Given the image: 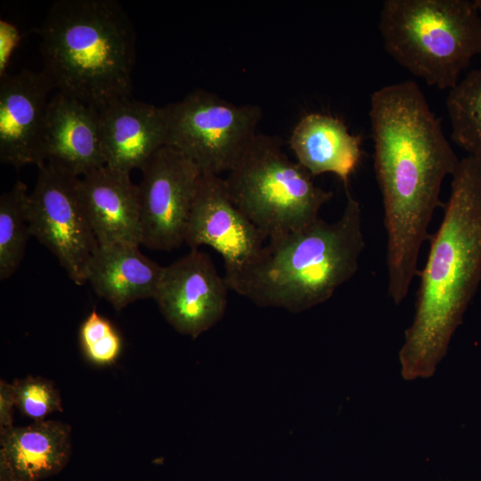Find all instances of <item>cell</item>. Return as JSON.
Here are the masks:
<instances>
[{
    "instance_id": "2",
    "label": "cell",
    "mask_w": 481,
    "mask_h": 481,
    "mask_svg": "<svg viewBox=\"0 0 481 481\" xmlns=\"http://www.w3.org/2000/svg\"><path fill=\"white\" fill-rule=\"evenodd\" d=\"M443 207L442 222L428 239L414 316L399 352L406 380L435 373L481 283V159H460Z\"/></svg>"
},
{
    "instance_id": "3",
    "label": "cell",
    "mask_w": 481,
    "mask_h": 481,
    "mask_svg": "<svg viewBox=\"0 0 481 481\" xmlns=\"http://www.w3.org/2000/svg\"><path fill=\"white\" fill-rule=\"evenodd\" d=\"M342 215L267 240L227 286L263 307L300 313L330 299L356 273L365 249L360 202L346 188Z\"/></svg>"
},
{
    "instance_id": "10",
    "label": "cell",
    "mask_w": 481,
    "mask_h": 481,
    "mask_svg": "<svg viewBox=\"0 0 481 481\" xmlns=\"http://www.w3.org/2000/svg\"><path fill=\"white\" fill-rule=\"evenodd\" d=\"M265 240L235 205L224 178L202 174L185 233L191 249L208 246L220 254L228 284L257 257Z\"/></svg>"
},
{
    "instance_id": "11",
    "label": "cell",
    "mask_w": 481,
    "mask_h": 481,
    "mask_svg": "<svg viewBox=\"0 0 481 481\" xmlns=\"http://www.w3.org/2000/svg\"><path fill=\"white\" fill-rule=\"evenodd\" d=\"M228 290L210 257L191 249L164 266L154 299L175 330L196 338L223 318Z\"/></svg>"
},
{
    "instance_id": "7",
    "label": "cell",
    "mask_w": 481,
    "mask_h": 481,
    "mask_svg": "<svg viewBox=\"0 0 481 481\" xmlns=\"http://www.w3.org/2000/svg\"><path fill=\"white\" fill-rule=\"evenodd\" d=\"M166 145L192 160L202 174L228 173L257 135L258 105H236L204 89L163 107Z\"/></svg>"
},
{
    "instance_id": "6",
    "label": "cell",
    "mask_w": 481,
    "mask_h": 481,
    "mask_svg": "<svg viewBox=\"0 0 481 481\" xmlns=\"http://www.w3.org/2000/svg\"><path fill=\"white\" fill-rule=\"evenodd\" d=\"M224 180L235 205L266 240L312 224L333 197L285 154L278 137L260 133Z\"/></svg>"
},
{
    "instance_id": "24",
    "label": "cell",
    "mask_w": 481,
    "mask_h": 481,
    "mask_svg": "<svg viewBox=\"0 0 481 481\" xmlns=\"http://www.w3.org/2000/svg\"><path fill=\"white\" fill-rule=\"evenodd\" d=\"M476 6L477 7L479 12L481 13V0H474Z\"/></svg>"
},
{
    "instance_id": "5",
    "label": "cell",
    "mask_w": 481,
    "mask_h": 481,
    "mask_svg": "<svg viewBox=\"0 0 481 481\" xmlns=\"http://www.w3.org/2000/svg\"><path fill=\"white\" fill-rule=\"evenodd\" d=\"M387 53L438 89H452L481 54V15L474 0H385L378 25Z\"/></svg>"
},
{
    "instance_id": "14",
    "label": "cell",
    "mask_w": 481,
    "mask_h": 481,
    "mask_svg": "<svg viewBox=\"0 0 481 481\" xmlns=\"http://www.w3.org/2000/svg\"><path fill=\"white\" fill-rule=\"evenodd\" d=\"M78 191L99 246L142 244L138 186L130 173L103 166L82 176Z\"/></svg>"
},
{
    "instance_id": "8",
    "label": "cell",
    "mask_w": 481,
    "mask_h": 481,
    "mask_svg": "<svg viewBox=\"0 0 481 481\" xmlns=\"http://www.w3.org/2000/svg\"><path fill=\"white\" fill-rule=\"evenodd\" d=\"M38 168L27 205L30 235L57 257L75 284L83 285L99 244L81 202L80 178L48 163Z\"/></svg>"
},
{
    "instance_id": "23",
    "label": "cell",
    "mask_w": 481,
    "mask_h": 481,
    "mask_svg": "<svg viewBox=\"0 0 481 481\" xmlns=\"http://www.w3.org/2000/svg\"><path fill=\"white\" fill-rule=\"evenodd\" d=\"M16 407L14 388L12 383L0 381V427L12 426L13 408Z\"/></svg>"
},
{
    "instance_id": "15",
    "label": "cell",
    "mask_w": 481,
    "mask_h": 481,
    "mask_svg": "<svg viewBox=\"0 0 481 481\" xmlns=\"http://www.w3.org/2000/svg\"><path fill=\"white\" fill-rule=\"evenodd\" d=\"M99 116L107 167L128 173L142 170L166 145L163 107L126 97L100 110Z\"/></svg>"
},
{
    "instance_id": "4",
    "label": "cell",
    "mask_w": 481,
    "mask_h": 481,
    "mask_svg": "<svg viewBox=\"0 0 481 481\" xmlns=\"http://www.w3.org/2000/svg\"><path fill=\"white\" fill-rule=\"evenodd\" d=\"M44 73L58 92L100 110L131 97L135 34L114 0H59L39 30Z\"/></svg>"
},
{
    "instance_id": "12",
    "label": "cell",
    "mask_w": 481,
    "mask_h": 481,
    "mask_svg": "<svg viewBox=\"0 0 481 481\" xmlns=\"http://www.w3.org/2000/svg\"><path fill=\"white\" fill-rule=\"evenodd\" d=\"M44 73L24 69L0 81V161L20 168L45 163L44 138L50 92Z\"/></svg>"
},
{
    "instance_id": "19",
    "label": "cell",
    "mask_w": 481,
    "mask_h": 481,
    "mask_svg": "<svg viewBox=\"0 0 481 481\" xmlns=\"http://www.w3.org/2000/svg\"><path fill=\"white\" fill-rule=\"evenodd\" d=\"M445 105L452 141L468 156L481 159V67L449 90Z\"/></svg>"
},
{
    "instance_id": "9",
    "label": "cell",
    "mask_w": 481,
    "mask_h": 481,
    "mask_svg": "<svg viewBox=\"0 0 481 481\" xmlns=\"http://www.w3.org/2000/svg\"><path fill=\"white\" fill-rule=\"evenodd\" d=\"M138 201L142 244L171 250L185 242L186 228L202 175L189 158L167 145L142 168Z\"/></svg>"
},
{
    "instance_id": "20",
    "label": "cell",
    "mask_w": 481,
    "mask_h": 481,
    "mask_svg": "<svg viewBox=\"0 0 481 481\" xmlns=\"http://www.w3.org/2000/svg\"><path fill=\"white\" fill-rule=\"evenodd\" d=\"M28 187L20 180L0 197V279L11 277L21 263L30 235Z\"/></svg>"
},
{
    "instance_id": "16",
    "label": "cell",
    "mask_w": 481,
    "mask_h": 481,
    "mask_svg": "<svg viewBox=\"0 0 481 481\" xmlns=\"http://www.w3.org/2000/svg\"><path fill=\"white\" fill-rule=\"evenodd\" d=\"M70 427L35 421L0 430V481H41L61 472L71 453Z\"/></svg>"
},
{
    "instance_id": "18",
    "label": "cell",
    "mask_w": 481,
    "mask_h": 481,
    "mask_svg": "<svg viewBox=\"0 0 481 481\" xmlns=\"http://www.w3.org/2000/svg\"><path fill=\"white\" fill-rule=\"evenodd\" d=\"M163 268L139 246H99L88 265L86 282L119 311L136 300L154 298Z\"/></svg>"
},
{
    "instance_id": "13",
    "label": "cell",
    "mask_w": 481,
    "mask_h": 481,
    "mask_svg": "<svg viewBox=\"0 0 481 481\" xmlns=\"http://www.w3.org/2000/svg\"><path fill=\"white\" fill-rule=\"evenodd\" d=\"M44 159L78 177L105 166L99 110L60 92L53 95L46 111Z\"/></svg>"
},
{
    "instance_id": "17",
    "label": "cell",
    "mask_w": 481,
    "mask_h": 481,
    "mask_svg": "<svg viewBox=\"0 0 481 481\" xmlns=\"http://www.w3.org/2000/svg\"><path fill=\"white\" fill-rule=\"evenodd\" d=\"M361 143L342 119L322 113L303 116L289 140L297 161L313 177L331 173L345 188H348L349 178L362 158Z\"/></svg>"
},
{
    "instance_id": "1",
    "label": "cell",
    "mask_w": 481,
    "mask_h": 481,
    "mask_svg": "<svg viewBox=\"0 0 481 481\" xmlns=\"http://www.w3.org/2000/svg\"><path fill=\"white\" fill-rule=\"evenodd\" d=\"M373 167L387 232V291L395 305L418 275V259L444 179L460 159L413 80L385 86L371 97Z\"/></svg>"
},
{
    "instance_id": "22",
    "label": "cell",
    "mask_w": 481,
    "mask_h": 481,
    "mask_svg": "<svg viewBox=\"0 0 481 481\" xmlns=\"http://www.w3.org/2000/svg\"><path fill=\"white\" fill-rule=\"evenodd\" d=\"M16 407L34 421L45 420L55 412H62L61 398L53 382L42 377L29 376L12 382Z\"/></svg>"
},
{
    "instance_id": "21",
    "label": "cell",
    "mask_w": 481,
    "mask_h": 481,
    "mask_svg": "<svg viewBox=\"0 0 481 481\" xmlns=\"http://www.w3.org/2000/svg\"><path fill=\"white\" fill-rule=\"evenodd\" d=\"M79 342L86 358L98 366L114 363L122 349V341L118 331L95 310L82 322Z\"/></svg>"
}]
</instances>
